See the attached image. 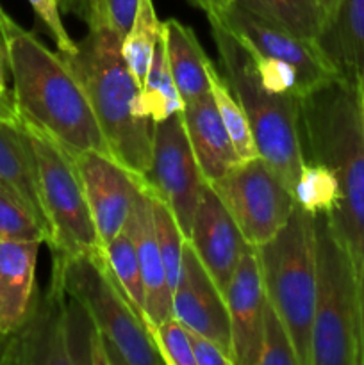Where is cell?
Masks as SVG:
<instances>
[{
    "label": "cell",
    "mask_w": 364,
    "mask_h": 365,
    "mask_svg": "<svg viewBox=\"0 0 364 365\" xmlns=\"http://www.w3.org/2000/svg\"><path fill=\"white\" fill-rule=\"evenodd\" d=\"M0 34L6 45L18 116L46 132L71 155L82 152L111 155L88 95L59 52H50L2 6Z\"/></svg>",
    "instance_id": "obj_1"
},
{
    "label": "cell",
    "mask_w": 364,
    "mask_h": 365,
    "mask_svg": "<svg viewBox=\"0 0 364 365\" xmlns=\"http://www.w3.org/2000/svg\"><path fill=\"white\" fill-rule=\"evenodd\" d=\"M303 157L335 175L341 202L332 227L364 271V123L357 84L334 78L300 98Z\"/></svg>",
    "instance_id": "obj_2"
},
{
    "label": "cell",
    "mask_w": 364,
    "mask_h": 365,
    "mask_svg": "<svg viewBox=\"0 0 364 365\" xmlns=\"http://www.w3.org/2000/svg\"><path fill=\"white\" fill-rule=\"evenodd\" d=\"M121 41L109 29L89 25L77 50L59 56L81 81L113 159L145 178L152 163L153 123L141 113V86L121 56Z\"/></svg>",
    "instance_id": "obj_3"
},
{
    "label": "cell",
    "mask_w": 364,
    "mask_h": 365,
    "mask_svg": "<svg viewBox=\"0 0 364 365\" xmlns=\"http://www.w3.org/2000/svg\"><path fill=\"white\" fill-rule=\"evenodd\" d=\"M209 24L221 73L248 118L257 152L293 191L305 160L300 139V98L264 88L248 50L218 18Z\"/></svg>",
    "instance_id": "obj_4"
},
{
    "label": "cell",
    "mask_w": 364,
    "mask_h": 365,
    "mask_svg": "<svg viewBox=\"0 0 364 365\" xmlns=\"http://www.w3.org/2000/svg\"><path fill=\"white\" fill-rule=\"evenodd\" d=\"M316 296L310 365H360L359 267L328 214L314 216Z\"/></svg>",
    "instance_id": "obj_5"
},
{
    "label": "cell",
    "mask_w": 364,
    "mask_h": 365,
    "mask_svg": "<svg viewBox=\"0 0 364 365\" xmlns=\"http://www.w3.org/2000/svg\"><path fill=\"white\" fill-rule=\"evenodd\" d=\"M253 248L268 302L288 327L300 365H310L316 296L314 216L295 207L288 223L270 241Z\"/></svg>",
    "instance_id": "obj_6"
},
{
    "label": "cell",
    "mask_w": 364,
    "mask_h": 365,
    "mask_svg": "<svg viewBox=\"0 0 364 365\" xmlns=\"http://www.w3.org/2000/svg\"><path fill=\"white\" fill-rule=\"evenodd\" d=\"M52 257V280L91 314L106 341L109 364H164L145 321L114 280L103 250L93 255Z\"/></svg>",
    "instance_id": "obj_7"
},
{
    "label": "cell",
    "mask_w": 364,
    "mask_h": 365,
    "mask_svg": "<svg viewBox=\"0 0 364 365\" xmlns=\"http://www.w3.org/2000/svg\"><path fill=\"white\" fill-rule=\"evenodd\" d=\"M36 155L52 255H93L103 250L74 155L41 128L21 120Z\"/></svg>",
    "instance_id": "obj_8"
},
{
    "label": "cell",
    "mask_w": 364,
    "mask_h": 365,
    "mask_svg": "<svg viewBox=\"0 0 364 365\" xmlns=\"http://www.w3.org/2000/svg\"><path fill=\"white\" fill-rule=\"evenodd\" d=\"M209 185L250 246L270 241L296 207L291 189L261 155L241 160Z\"/></svg>",
    "instance_id": "obj_9"
},
{
    "label": "cell",
    "mask_w": 364,
    "mask_h": 365,
    "mask_svg": "<svg viewBox=\"0 0 364 365\" xmlns=\"http://www.w3.org/2000/svg\"><path fill=\"white\" fill-rule=\"evenodd\" d=\"M143 180L152 195L170 207L182 234L189 239L207 182L189 145L182 110L152 125V163Z\"/></svg>",
    "instance_id": "obj_10"
},
{
    "label": "cell",
    "mask_w": 364,
    "mask_h": 365,
    "mask_svg": "<svg viewBox=\"0 0 364 365\" xmlns=\"http://www.w3.org/2000/svg\"><path fill=\"white\" fill-rule=\"evenodd\" d=\"M218 20L248 50L263 56L277 57L291 64L302 82V98L320 86L339 78L316 43L298 38L288 29L257 16L256 13L245 9L239 4H232L231 9L221 14Z\"/></svg>",
    "instance_id": "obj_11"
},
{
    "label": "cell",
    "mask_w": 364,
    "mask_h": 365,
    "mask_svg": "<svg viewBox=\"0 0 364 365\" xmlns=\"http://www.w3.org/2000/svg\"><path fill=\"white\" fill-rule=\"evenodd\" d=\"M173 317L189 330L216 342L232 360L231 317L225 294L203 267L189 239L184 242L182 269L171 294ZM236 364V362H234Z\"/></svg>",
    "instance_id": "obj_12"
},
{
    "label": "cell",
    "mask_w": 364,
    "mask_h": 365,
    "mask_svg": "<svg viewBox=\"0 0 364 365\" xmlns=\"http://www.w3.org/2000/svg\"><path fill=\"white\" fill-rule=\"evenodd\" d=\"M74 163L98 237L102 246H106L123 230L141 178L106 153H75Z\"/></svg>",
    "instance_id": "obj_13"
},
{
    "label": "cell",
    "mask_w": 364,
    "mask_h": 365,
    "mask_svg": "<svg viewBox=\"0 0 364 365\" xmlns=\"http://www.w3.org/2000/svg\"><path fill=\"white\" fill-rule=\"evenodd\" d=\"M66 292L50 280L49 291L36 294L24 323L0 335V364H70L64 344L63 310Z\"/></svg>",
    "instance_id": "obj_14"
},
{
    "label": "cell",
    "mask_w": 364,
    "mask_h": 365,
    "mask_svg": "<svg viewBox=\"0 0 364 365\" xmlns=\"http://www.w3.org/2000/svg\"><path fill=\"white\" fill-rule=\"evenodd\" d=\"M225 302L231 317L232 356L236 365H259L268 296L253 246H248L243 253L225 289Z\"/></svg>",
    "instance_id": "obj_15"
},
{
    "label": "cell",
    "mask_w": 364,
    "mask_h": 365,
    "mask_svg": "<svg viewBox=\"0 0 364 365\" xmlns=\"http://www.w3.org/2000/svg\"><path fill=\"white\" fill-rule=\"evenodd\" d=\"M189 242L225 294V289L250 245L243 239L234 220L209 184L203 189L196 207Z\"/></svg>",
    "instance_id": "obj_16"
},
{
    "label": "cell",
    "mask_w": 364,
    "mask_h": 365,
    "mask_svg": "<svg viewBox=\"0 0 364 365\" xmlns=\"http://www.w3.org/2000/svg\"><path fill=\"white\" fill-rule=\"evenodd\" d=\"M125 227L131 234L139 260L143 287H145V323L150 331L153 327L173 317V309H171V289L156 239L152 192L143 178L132 200L131 214Z\"/></svg>",
    "instance_id": "obj_17"
},
{
    "label": "cell",
    "mask_w": 364,
    "mask_h": 365,
    "mask_svg": "<svg viewBox=\"0 0 364 365\" xmlns=\"http://www.w3.org/2000/svg\"><path fill=\"white\" fill-rule=\"evenodd\" d=\"M182 120L207 184L216 182L241 163L211 93L184 103Z\"/></svg>",
    "instance_id": "obj_18"
},
{
    "label": "cell",
    "mask_w": 364,
    "mask_h": 365,
    "mask_svg": "<svg viewBox=\"0 0 364 365\" xmlns=\"http://www.w3.org/2000/svg\"><path fill=\"white\" fill-rule=\"evenodd\" d=\"M41 241H0V335L27 317L36 298V262Z\"/></svg>",
    "instance_id": "obj_19"
},
{
    "label": "cell",
    "mask_w": 364,
    "mask_h": 365,
    "mask_svg": "<svg viewBox=\"0 0 364 365\" xmlns=\"http://www.w3.org/2000/svg\"><path fill=\"white\" fill-rule=\"evenodd\" d=\"M314 43L339 78L359 84L364 73V0H339Z\"/></svg>",
    "instance_id": "obj_20"
},
{
    "label": "cell",
    "mask_w": 364,
    "mask_h": 365,
    "mask_svg": "<svg viewBox=\"0 0 364 365\" xmlns=\"http://www.w3.org/2000/svg\"><path fill=\"white\" fill-rule=\"evenodd\" d=\"M0 184L11 189L32 210L50 237L34 150L20 120H0Z\"/></svg>",
    "instance_id": "obj_21"
},
{
    "label": "cell",
    "mask_w": 364,
    "mask_h": 365,
    "mask_svg": "<svg viewBox=\"0 0 364 365\" xmlns=\"http://www.w3.org/2000/svg\"><path fill=\"white\" fill-rule=\"evenodd\" d=\"M168 66L178 89L182 102L188 103L209 95L211 59L203 52L191 27L181 24L177 18L161 21Z\"/></svg>",
    "instance_id": "obj_22"
},
{
    "label": "cell",
    "mask_w": 364,
    "mask_h": 365,
    "mask_svg": "<svg viewBox=\"0 0 364 365\" xmlns=\"http://www.w3.org/2000/svg\"><path fill=\"white\" fill-rule=\"evenodd\" d=\"M64 344L70 365L109 364L106 341L95 319L84 305L74 296L66 294L63 310Z\"/></svg>",
    "instance_id": "obj_23"
},
{
    "label": "cell",
    "mask_w": 364,
    "mask_h": 365,
    "mask_svg": "<svg viewBox=\"0 0 364 365\" xmlns=\"http://www.w3.org/2000/svg\"><path fill=\"white\" fill-rule=\"evenodd\" d=\"M236 4L309 41L318 38L327 20L320 0H236Z\"/></svg>",
    "instance_id": "obj_24"
},
{
    "label": "cell",
    "mask_w": 364,
    "mask_h": 365,
    "mask_svg": "<svg viewBox=\"0 0 364 365\" xmlns=\"http://www.w3.org/2000/svg\"><path fill=\"white\" fill-rule=\"evenodd\" d=\"M139 107H141L143 116L150 118L152 123L166 120L184 109V102L178 95V89L171 77L170 66H168L163 34L157 39L148 71L141 84Z\"/></svg>",
    "instance_id": "obj_25"
},
{
    "label": "cell",
    "mask_w": 364,
    "mask_h": 365,
    "mask_svg": "<svg viewBox=\"0 0 364 365\" xmlns=\"http://www.w3.org/2000/svg\"><path fill=\"white\" fill-rule=\"evenodd\" d=\"M159 36L161 21L153 0H139L131 31L121 41V56L139 86L145 81Z\"/></svg>",
    "instance_id": "obj_26"
},
{
    "label": "cell",
    "mask_w": 364,
    "mask_h": 365,
    "mask_svg": "<svg viewBox=\"0 0 364 365\" xmlns=\"http://www.w3.org/2000/svg\"><path fill=\"white\" fill-rule=\"evenodd\" d=\"M209 84L211 95H213L218 113H220L221 121H223L225 128L231 135L232 145H234L239 159L248 160L253 159V157H259L248 118H246L238 96L234 95L232 88L228 86L227 78L223 77V73H220V70L213 63H211L209 68Z\"/></svg>",
    "instance_id": "obj_27"
},
{
    "label": "cell",
    "mask_w": 364,
    "mask_h": 365,
    "mask_svg": "<svg viewBox=\"0 0 364 365\" xmlns=\"http://www.w3.org/2000/svg\"><path fill=\"white\" fill-rule=\"evenodd\" d=\"M293 198L296 207L313 216L332 214L341 202L338 178L325 164L305 159L293 187Z\"/></svg>",
    "instance_id": "obj_28"
},
{
    "label": "cell",
    "mask_w": 364,
    "mask_h": 365,
    "mask_svg": "<svg viewBox=\"0 0 364 365\" xmlns=\"http://www.w3.org/2000/svg\"><path fill=\"white\" fill-rule=\"evenodd\" d=\"M103 257L114 280L118 282L128 302L134 305V309L145 321V287H143V277L134 242L127 227H123V230L113 241L103 246Z\"/></svg>",
    "instance_id": "obj_29"
},
{
    "label": "cell",
    "mask_w": 364,
    "mask_h": 365,
    "mask_svg": "<svg viewBox=\"0 0 364 365\" xmlns=\"http://www.w3.org/2000/svg\"><path fill=\"white\" fill-rule=\"evenodd\" d=\"M152 192V191H150ZM153 209V227H156V239L159 245L161 257H163L164 269H166L168 284H170L171 294L177 285L182 269V252H184L186 235L182 234L173 212L164 202H161L156 195H152Z\"/></svg>",
    "instance_id": "obj_30"
},
{
    "label": "cell",
    "mask_w": 364,
    "mask_h": 365,
    "mask_svg": "<svg viewBox=\"0 0 364 365\" xmlns=\"http://www.w3.org/2000/svg\"><path fill=\"white\" fill-rule=\"evenodd\" d=\"M0 241H49L38 217L4 184H0Z\"/></svg>",
    "instance_id": "obj_31"
},
{
    "label": "cell",
    "mask_w": 364,
    "mask_h": 365,
    "mask_svg": "<svg viewBox=\"0 0 364 365\" xmlns=\"http://www.w3.org/2000/svg\"><path fill=\"white\" fill-rule=\"evenodd\" d=\"M259 365H300L291 334L270 302L264 310Z\"/></svg>",
    "instance_id": "obj_32"
},
{
    "label": "cell",
    "mask_w": 364,
    "mask_h": 365,
    "mask_svg": "<svg viewBox=\"0 0 364 365\" xmlns=\"http://www.w3.org/2000/svg\"><path fill=\"white\" fill-rule=\"evenodd\" d=\"M139 0H86L84 20L89 25H100L121 39L131 31Z\"/></svg>",
    "instance_id": "obj_33"
},
{
    "label": "cell",
    "mask_w": 364,
    "mask_h": 365,
    "mask_svg": "<svg viewBox=\"0 0 364 365\" xmlns=\"http://www.w3.org/2000/svg\"><path fill=\"white\" fill-rule=\"evenodd\" d=\"M248 53L252 57V63L253 68H256L257 77H259V82L264 88L273 93H278V95H293L302 98V82H300L298 73H296V70L291 64L277 59V57L263 56V53L253 52V50H248Z\"/></svg>",
    "instance_id": "obj_34"
},
{
    "label": "cell",
    "mask_w": 364,
    "mask_h": 365,
    "mask_svg": "<svg viewBox=\"0 0 364 365\" xmlns=\"http://www.w3.org/2000/svg\"><path fill=\"white\" fill-rule=\"evenodd\" d=\"M153 342L168 365H196L191 353L184 324L178 323L175 317H170L164 323L157 324L150 330Z\"/></svg>",
    "instance_id": "obj_35"
},
{
    "label": "cell",
    "mask_w": 364,
    "mask_h": 365,
    "mask_svg": "<svg viewBox=\"0 0 364 365\" xmlns=\"http://www.w3.org/2000/svg\"><path fill=\"white\" fill-rule=\"evenodd\" d=\"M31 7L34 9L36 16L43 21L49 29L50 36L54 38L57 45V52L71 53L77 50V43L70 38L63 20H61V0H29Z\"/></svg>",
    "instance_id": "obj_36"
},
{
    "label": "cell",
    "mask_w": 364,
    "mask_h": 365,
    "mask_svg": "<svg viewBox=\"0 0 364 365\" xmlns=\"http://www.w3.org/2000/svg\"><path fill=\"white\" fill-rule=\"evenodd\" d=\"M186 335H188L196 365H236L234 360L211 339L203 337V335L196 334V331L189 330V328H186Z\"/></svg>",
    "instance_id": "obj_37"
},
{
    "label": "cell",
    "mask_w": 364,
    "mask_h": 365,
    "mask_svg": "<svg viewBox=\"0 0 364 365\" xmlns=\"http://www.w3.org/2000/svg\"><path fill=\"white\" fill-rule=\"evenodd\" d=\"M188 2L203 11L207 14V20H211V18H220L221 14L227 13L236 0H188Z\"/></svg>",
    "instance_id": "obj_38"
},
{
    "label": "cell",
    "mask_w": 364,
    "mask_h": 365,
    "mask_svg": "<svg viewBox=\"0 0 364 365\" xmlns=\"http://www.w3.org/2000/svg\"><path fill=\"white\" fill-rule=\"evenodd\" d=\"M0 120H6V121L20 120L16 106H14L13 93H6V95H2V93H0Z\"/></svg>",
    "instance_id": "obj_39"
},
{
    "label": "cell",
    "mask_w": 364,
    "mask_h": 365,
    "mask_svg": "<svg viewBox=\"0 0 364 365\" xmlns=\"http://www.w3.org/2000/svg\"><path fill=\"white\" fill-rule=\"evenodd\" d=\"M359 334L360 365H364V271H359Z\"/></svg>",
    "instance_id": "obj_40"
},
{
    "label": "cell",
    "mask_w": 364,
    "mask_h": 365,
    "mask_svg": "<svg viewBox=\"0 0 364 365\" xmlns=\"http://www.w3.org/2000/svg\"><path fill=\"white\" fill-rule=\"evenodd\" d=\"M7 73H9V63H7L6 45H4L2 34H0V93H2V95L11 93L9 89H7Z\"/></svg>",
    "instance_id": "obj_41"
},
{
    "label": "cell",
    "mask_w": 364,
    "mask_h": 365,
    "mask_svg": "<svg viewBox=\"0 0 364 365\" xmlns=\"http://www.w3.org/2000/svg\"><path fill=\"white\" fill-rule=\"evenodd\" d=\"M357 91H359V106H360V114H363V123H364V73L360 77L359 84H357Z\"/></svg>",
    "instance_id": "obj_42"
},
{
    "label": "cell",
    "mask_w": 364,
    "mask_h": 365,
    "mask_svg": "<svg viewBox=\"0 0 364 365\" xmlns=\"http://www.w3.org/2000/svg\"><path fill=\"white\" fill-rule=\"evenodd\" d=\"M321 7L325 9V13H327V16H330L332 13H334V9L338 7L339 0H320Z\"/></svg>",
    "instance_id": "obj_43"
},
{
    "label": "cell",
    "mask_w": 364,
    "mask_h": 365,
    "mask_svg": "<svg viewBox=\"0 0 364 365\" xmlns=\"http://www.w3.org/2000/svg\"><path fill=\"white\" fill-rule=\"evenodd\" d=\"M84 11H86V0H77V4H75V13H79V16H84Z\"/></svg>",
    "instance_id": "obj_44"
},
{
    "label": "cell",
    "mask_w": 364,
    "mask_h": 365,
    "mask_svg": "<svg viewBox=\"0 0 364 365\" xmlns=\"http://www.w3.org/2000/svg\"><path fill=\"white\" fill-rule=\"evenodd\" d=\"M61 4H64L70 11H75V4H77V0H61Z\"/></svg>",
    "instance_id": "obj_45"
}]
</instances>
